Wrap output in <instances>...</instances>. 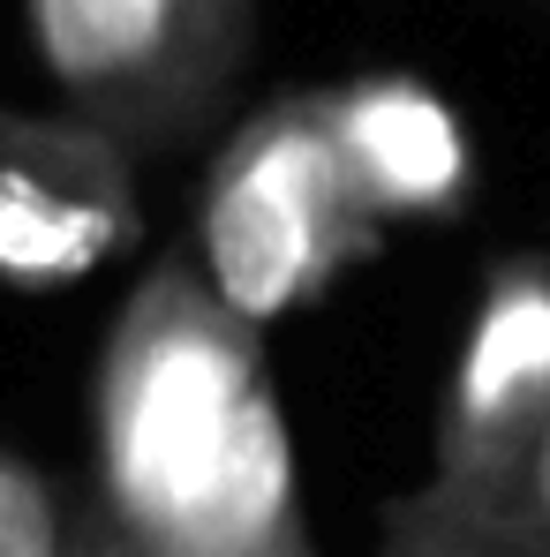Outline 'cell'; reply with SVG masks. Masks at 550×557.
Returning <instances> with one entry per match:
<instances>
[{"mask_svg": "<svg viewBox=\"0 0 550 557\" xmlns=\"http://www.w3.org/2000/svg\"><path fill=\"white\" fill-rule=\"evenodd\" d=\"M265 392H272L265 332L227 317L188 272V257L151 264L98 355V557L159 550Z\"/></svg>", "mask_w": 550, "mask_h": 557, "instance_id": "6da1fadb", "label": "cell"}, {"mask_svg": "<svg viewBox=\"0 0 550 557\" xmlns=\"http://www.w3.org/2000/svg\"><path fill=\"white\" fill-rule=\"evenodd\" d=\"M249 557H317V543H309V520H302V528H286V535H272L265 550H249Z\"/></svg>", "mask_w": 550, "mask_h": 557, "instance_id": "30bf717a", "label": "cell"}, {"mask_svg": "<svg viewBox=\"0 0 550 557\" xmlns=\"http://www.w3.org/2000/svg\"><path fill=\"white\" fill-rule=\"evenodd\" d=\"M136 242V159L69 113L0 106V278L23 294H61Z\"/></svg>", "mask_w": 550, "mask_h": 557, "instance_id": "5b68a950", "label": "cell"}, {"mask_svg": "<svg viewBox=\"0 0 550 557\" xmlns=\"http://www.w3.org/2000/svg\"><path fill=\"white\" fill-rule=\"evenodd\" d=\"M0 557H98L91 497L0 445Z\"/></svg>", "mask_w": 550, "mask_h": 557, "instance_id": "52a82bcc", "label": "cell"}, {"mask_svg": "<svg viewBox=\"0 0 550 557\" xmlns=\"http://www.w3.org/2000/svg\"><path fill=\"white\" fill-rule=\"evenodd\" d=\"M188 249H196L188 272L204 278V294L249 332H272L279 317L325 301L355 264L384 249V226L363 219L355 188L340 174L317 91L257 106L219 144L196 196Z\"/></svg>", "mask_w": 550, "mask_h": 557, "instance_id": "7a4b0ae2", "label": "cell"}, {"mask_svg": "<svg viewBox=\"0 0 550 557\" xmlns=\"http://www.w3.org/2000/svg\"><path fill=\"white\" fill-rule=\"evenodd\" d=\"M317 106H325V136L340 151V174L369 226L467 211L475 144L445 91H430L407 69H363L347 84H325Z\"/></svg>", "mask_w": 550, "mask_h": 557, "instance_id": "8992f818", "label": "cell"}, {"mask_svg": "<svg viewBox=\"0 0 550 557\" xmlns=\"http://www.w3.org/2000/svg\"><path fill=\"white\" fill-rule=\"evenodd\" d=\"M475 528H490L521 557H550V422H543V437L521 453V467L498 482V497L475 512Z\"/></svg>", "mask_w": 550, "mask_h": 557, "instance_id": "ba28073f", "label": "cell"}, {"mask_svg": "<svg viewBox=\"0 0 550 557\" xmlns=\"http://www.w3.org/2000/svg\"><path fill=\"white\" fill-rule=\"evenodd\" d=\"M377 557H521L513 543H498L490 528H475V520H453V512H438L430 497H392L384 505V543Z\"/></svg>", "mask_w": 550, "mask_h": 557, "instance_id": "9c48e42d", "label": "cell"}, {"mask_svg": "<svg viewBox=\"0 0 550 557\" xmlns=\"http://www.w3.org/2000/svg\"><path fill=\"white\" fill-rule=\"evenodd\" d=\"M69 121L136 151L196 136L257 46V0H23Z\"/></svg>", "mask_w": 550, "mask_h": 557, "instance_id": "3957f363", "label": "cell"}, {"mask_svg": "<svg viewBox=\"0 0 550 557\" xmlns=\"http://www.w3.org/2000/svg\"><path fill=\"white\" fill-rule=\"evenodd\" d=\"M550 422V249H521L482 272L467 339L453 355L438 422H430V497L438 512L475 520L498 482Z\"/></svg>", "mask_w": 550, "mask_h": 557, "instance_id": "277c9868", "label": "cell"}]
</instances>
